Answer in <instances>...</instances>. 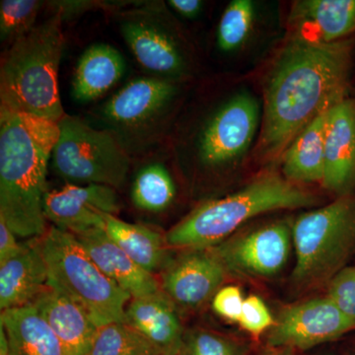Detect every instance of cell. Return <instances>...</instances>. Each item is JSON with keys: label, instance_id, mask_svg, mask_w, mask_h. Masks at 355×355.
<instances>
[{"label": "cell", "instance_id": "obj_28", "mask_svg": "<svg viewBox=\"0 0 355 355\" xmlns=\"http://www.w3.org/2000/svg\"><path fill=\"white\" fill-rule=\"evenodd\" d=\"M44 2L39 0H2L0 2V39L13 44L35 27Z\"/></svg>", "mask_w": 355, "mask_h": 355}, {"label": "cell", "instance_id": "obj_17", "mask_svg": "<svg viewBox=\"0 0 355 355\" xmlns=\"http://www.w3.org/2000/svg\"><path fill=\"white\" fill-rule=\"evenodd\" d=\"M31 305L55 334L64 355H88L99 328L80 306L49 284Z\"/></svg>", "mask_w": 355, "mask_h": 355}, {"label": "cell", "instance_id": "obj_37", "mask_svg": "<svg viewBox=\"0 0 355 355\" xmlns=\"http://www.w3.org/2000/svg\"><path fill=\"white\" fill-rule=\"evenodd\" d=\"M294 352L291 349H270L263 355H294Z\"/></svg>", "mask_w": 355, "mask_h": 355}, {"label": "cell", "instance_id": "obj_23", "mask_svg": "<svg viewBox=\"0 0 355 355\" xmlns=\"http://www.w3.org/2000/svg\"><path fill=\"white\" fill-rule=\"evenodd\" d=\"M105 231L112 240L146 272H163L169 265V246L165 236L157 231L121 220L116 216H106Z\"/></svg>", "mask_w": 355, "mask_h": 355}, {"label": "cell", "instance_id": "obj_20", "mask_svg": "<svg viewBox=\"0 0 355 355\" xmlns=\"http://www.w3.org/2000/svg\"><path fill=\"white\" fill-rule=\"evenodd\" d=\"M49 268L40 243L25 244L17 256L0 265V309L31 305L48 286Z\"/></svg>", "mask_w": 355, "mask_h": 355}, {"label": "cell", "instance_id": "obj_24", "mask_svg": "<svg viewBox=\"0 0 355 355\" xmlns=\"http://www.w3.org/2000/svg\"><path fill=\"white\" fill-rule=\"evenodd\" d=\"M0 324L8 338V355H64L55 334L32 305L3 311Z\"/></svg>", "mask_w": 355, "mask_h": 355}, {"label": "cell", "instance_id": "obj_9", "mask_svg": "<svg viewBox=\"0 0 355 355\" xmlns=\"http://www.w3.org/2000/svg\"><path fill=\"white\" fill-rule=\"evenodd\" d=\"M114 17L121 38L148 76L178 83L188 73V55L163 2H139L114 11Z\"/></svg>", "mask_w": 355, "mask_h": 355}, {"label": "cell", "instance_id": "obj_19", "mask_svg": "<svg viewBox=\"0 0 355 355\" xmlns=\"http://www.w3.org/2000/svg\"><path fill=\"white\" fill-rule=\"evenodd\" d=\"M125 323L141 334L163 355H179L186 330L178 308L162 291L132 298L125 309Z\"/></svg>", "mask_w": 355, "mask_h": 355}, {"label": "cell", "instance_id": "obj_29", "mask_svg": "<svg viewBox=\"0 0 355 355\" xmlns=\"http://www.w3.org/2000/svg\"><path fill=\"white\" fill-rule=\"evenodd\" d=\"M179 355H245L239 343L227 336L203 329L184 331Z\"/></svg>", "mask_w": 355, "mask_h": 355}, {"label": "cell", "instance_id": "obj_14", "mask_svg": "<svg viewBox=\"0 0 355 355\" xmlns=\"http://www.w3.org/2000/svg\"><path fill=\"white\" fill-rule=\"evenodd\" d=\"M226 275L225 266L212 250H189L166 266L160 286L177 308L193 311L212 300Z\"/></svg>", "mask_w": 355, "mask_h": 355}, {"label": "cell", "instance_id": "obj_8", "mask_svg": "<svg viewBox=\"0 0 355 355\" xmlns=\"http://www.w3.org/2000/svg\"><path fill=\"white\" fill-rule=\"evenodd\" d=\"M58 125L60 137L51 155L58 177L67 184H103L114 190L125 184L132 157L111 133L67 114Z\"/></svg>", "mask_w": 355, "mask_h": 355}, {"label": "cell", "instance_id": "obj_10", "mask_svg": "<svg viewBox=\"0 0 355 355\" xmlns=\"http://www.w3.org/2000/svg\"><path fill=\"white\" fill-rule=\"evenodd\" d=\"M260 112V105L254 97L240 93L210 114L193 141L198 165L212 171L239 158L253 141Z\"/></svg>", "mask_w": 355, "mask_h": 355}, {"label": "cell", "instance_id": "obj_13", "mask_svg": "<svg viewBox=\"0 0 355 355\" xmlns=\"http://www.w3.org/2000/svg\"><path fill=\"white\" fill-rule=\"evenodd\" d=\"M119 210L116 190L103 184H65L44 196L46 220L73 235L105 228L106 216H116Z\"/></svg>", "mask_w": 355, "mask_h": 355}, {"label": "cell", "instance_id": "obj_18", "mask_svg": "<svg viewBox=\"0 0 355 355\" xmlns=\"http://www.w3.org/2000/svg\"><path fill=\"white\" fill-rule=\"evenodd\" d=\"M98 268L132 298L153 295L162 291L153 273L146 272L110 238L104 228L74 235Z\"/></svg>", "mask_w": 355, "mask_h": 355}, {"label": "cell", "instance_id": "obj_22", "mask_svg": "<svg viewBox=\"0 0 355 355\" xmlns=\"http://www.w3.org/2000/svg\"><path fill=\"white\" fill-rule=\"evenodd\" d=\"M329 112L309 123L282 153V173L292 183L323 182Z\"/></svg>", "mask_w": 355, "mask_h": 355}, {"label": "cell", "instance_id": "obj_26", "mask_svg": "<svg viewBox=\"0 0 355 355\" xmlns=\"http://www.w3.org/2000/svg\"><path fill=\"white\" fill-rule=\"evenodd\" d=\"M88 355H163L141 334L125 322L98 329Z\"/></svg>", "mask_w": 355, "mask_h": 355}, {"label": "cell", "instance_id": "obj_1", "mask_svg": "<svg viewBox=\"0 0 355 355\" xmlns=\"http://www.w3.org/2000/svg\"><path fill=\"white\" fill-rule=\"evenodd\" d=\"M352 39L322 44L291 37L265 91L260 153L282 155L309 123L349 98Z\"/></svg>", "mask_w": 355, "mask_h": 355}, {"label": "cell", "instance_id": "obj_38", "mask_svg": "<svg viewBox=\"0 0 355 355\" xmlns=\"http://www.w3.org/2000/svg\"><path fill=\"white\" fill-rule=\"evenodd\" d=\"M319 355H334V354H319Z\"/></svg>", "mask_w": 355, "mask_h": 355}, {"label": "cell", "instance_id": "obj_27", "mask_svg": "<svg viewBox=\"0 0 355 355\" xmlns=\"http://www.w3.org/2000/svg\"><path fill=\"white\" fill-rule=\"evenodd\" d=\"M254 14V4L250 0H233L228 4L217 30V44L221 51H234L246 41Z\"/></svg>", "mask_w": 355, "mask_h": 355}, {"label": "cell", "instance_id": "obj_33", "mask_svg": "<svg viewBox=\"0 0 355 355\" xmlns=\"http://www.w3.org/2000/svg\"><path fill=\"white\" fill-rule=\"evenodd\" d=\"M48 6L53 9V14L62 16V20L73 17L76 14L85 12L91 9L103 8L107 10H119L121 6L101 1H49Z\"/></svg>", "mask_w": 355, "mask_h": 355}, {"label": "cell", "instance_id": "obj_31", "mask_svg": "<svg viewBox=\"0 0 355 355\" xmlns=\"http://www.w3.org/2000/svg\"><path fill=\"white\" fill-rule=\"evenodd\" d=\"M275 322L268 306L259 296L251 295L245 298L241 317L238 323L243 330L259 336L266 331L270 330Z\"/></svg>", "mask_w": 355, "mask_h": 355}, {"label": "cell", "instance_id": "obj_6", "mask_svg": "<svg viewBox=\"0 0 355 355\" xmlns=\"http://www.w3.org/2000/svg\"><path fill=\"white\" fill-rule=\"evenodd\" d=\"M295 249L294 282L313 286L340 272L355 246V200L338 198L321 209L298 216L291 227Z\"/></svg>", "mask_w": 355, "mask_h": 355}, {"label": "cell", "instance_id": "obj_34", "mask_svg": "<svg viewBox=\"0 0 355 355\" xmlns=\"http://www.w3.org/2000/svg\"><path fill=\"white\" fill-rule=\"evenodd\" d=\"M15 233L0 218V265L19 254L24 250L25 244L16 239Z\"/></svg>", "mask_w": 355, "mask_h": 355}, {"label": "cell", "instance_id": "obj_7", "mask_svg": "<svg viewBox=\"0 0 355 355\" xmlns=\"http://www.w3.org/2000/svg\"><path fill=\"white\" fill-rule=\"evenodd\" d=\"M177 83L148 76L133 79L100 107L96 114L100 128L111 133L130 157L153 150L179 94Z\"/></svg>", "mask_w": 355, "mask_h": 355}, {"label": "cell", "instance_id": "obj_12", "mask_svg": "<svg viewBox=\"0 0 355 355\" xmlns=\"http://www.w3.org/2000/svg\"><path fill=\"white\" fill-rule=\"evenodd\" d=\"M291 228L275 222L243 235L232 236L212 251L227 272L248 277H272L282 272L291 254Z\"/></svg>", "mask_w": 355, "mask_h": 355}, {"label": "cell", "instance_id": "obj_25", "mask_svg": "<svg viewBox=\"0 0 355 355\" xmlns=\"http://www.w3.org/2000/svg\"><path fill=\"white\" fill-rule=\"evenodd\" d=\"M176 193V184L165 165L151 162L137 172L130 195L137 209L158 214L170 207Z\"/></svg>", "mask_w": 355, "mask_h": 355}, {"label": "cell", "instance_id": "obj_15", "mask_svg": "<svg viewBox=\"0 0 355 355\" xmlns=\"http://www.w3.org/2000/svg\"><path fill=\"white\" fill-rule=\"evenodd\" d=\"M323 186L338 198L355 187V99L347 98L330 110L324 141Z\"/></svg>", "mask_w": 355, "mask_h": 355}, {"label": "cell", "instance_id": "obj_4", "mask_svg": "<svg viewBox=\"0 0 355 355\" xmlns=\"http://www.w3.org/2000/svg\"><path fill=\"white\" fill-rule=\"evenodd\" d=\"M317 202L314 195L286 178L266 173L242 190L200 205L166 233V242L169 248L184 251L214 249L254 217L310 207Z\"/></svg>", "mask_w": 355, "mask_h": 355}, {"label": "cell", "instance_id": "obj_3", "mask_svg": "<svg viewBox=\"0 0 355 355\" xmlns=\"http://www.w3.org/2000/svg\"><path fill=\"white\" fill-rule=\"evenodd\" d=\"M62 17L53 14L4 53L0 65V109L60 123L65 116L58 70L64 46Z\"/></svg>", "mask_w": 355, "mask_h": 355}, {"label": "cell", "instance_id": "obj_32", "mask_svg": "<svg viewBox=\"0 0 355 355\" xmlns=\"http://www.w3.org/2000/svg\"><path fill=\"white\" fill-rule=\"evenodd\" d=\"M244 301L245 299L239 287L222 286L212 298V308L214 312L223 319L239 323Z\"/></svg>", "mask_w": 355, "mask_h": 355}, {"label": "cell", "instance_id": "obj_2", "mask_svg": "<svg viewBox=\"0 0 355 355\" xmlns=\"http://www.w3.org/2000/svg\"><path fill=\"white\" fill-rule=\"evenodd\" d=\"M60 133L57 121L0 109V218L20 237L48 230L46 174Z\"/></svg>", "mask_w": 355, "mask_h": 355}, {"label": "cell", "instance_id": "obj_21", "mask_svg": "<svg viewBox=\"0 0 355 355\" xmlns=\"http://www.w3.org/2000/svg\"><path fill=\"white\" fill-rule=\"evenodd\" d=\"M127 64L120 51L108 44H94L77 62L71 94L78 103L99 99L121 80Z\"/></svg>", "mask_w": 355, "mask_h": 355}, {"label": "cell", "instance_id": "obj_11", "mask_svg": "<svg viewBox=\"0 0 355 355\" xmlns=\"http://www.w3.org/2000/svg\"><path fill=\"white\" fill-rule=\"evenodd\" d=\"M355 330V321L324 296L289 306L268 331L270 349L307 350Z\"/></svg>", "mask_w": 355, "mask_h": 355}, {"label": "cell", "instance_id": "obj_30", "mask_svg": "<svg viewBox=\"0 0 355 355\" xmlns=\"http://www.w3.org/2000/svg\"><path fill=\"white\" fill-rule=\"evenodd\" d=\"M327 296L355 321V266H345L336 273L329 284Z\"/></svg>", "mask_w": 355, "mask_h": 355}, {"label": "cell", "instance_id": "obj_5", "mask_svg": "<svg viewBox=\"0 0 355 355\" xmlns=\"http://www.w3.org/2000/svg\"><path fill=\"white\" fill-rule=\"evenodd\" d=\"M49 286L77 303L98 327L125 322L132 296L98 268L76 236L51 226L39 239Z\"/></svg>", "mask_w": 355, "mask_h": 355}, {"label": "cell", "instance_id": "obj_16", "mask_svg": "<svg viewBox=\"0 0 355 355\" xmlns=\"http://www.w3.org/2000/svg\"><path fill=\"white\" fill-rule=\"evenodd\" d=\"M291 37L331 44L355 33V0H299L288 15Z\"/></svg>", "mask_w": 355, "mask_h": 355}, {"label": "cell", "instance_id": "obj_35", "mask_svg": "<svg viewBox=\"0 0 355 355\" xmlns=\"http://www.w3.org/2000/svg\"><path fill=\"white\" fill-rule=\"evenodd\" d=\"M168 4L178 14L190 19L197 17L203 6L200 0H170Z\"/></svg>", "mask_w": 355, "mask_h": 355}, {"label": "cell", "instance_id": "obj_36", "mask_svg": "<svg viewBox=\"0 0 355 355\" xmlns=\"http://www.w3.org/2000/svg\"><path fill=\"white\" fill-rule=\"evenodd\" d=\"M9 342L4 327L0 324V355H8Z\"/></svg>", "mask_w": 355, "mask_h": 355}]
</instances>
